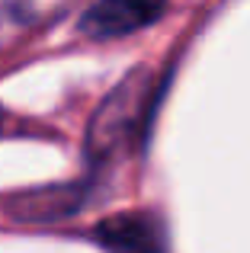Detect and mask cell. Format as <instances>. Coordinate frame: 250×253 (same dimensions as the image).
Here are the masks:
<instances>
[{"label":"cell","instance_id":"6da1fadb","mask_svg":"<svg viewBox=\"0 0 250 253\" xmlns=\"http://www.w3.org/2000/svg\"><path fill=\"white\" fill-rule=\"evenodd\" d=\"M161 86L164 77L151 68L131 71L122 84L113 86V93L103 99L90 119L87 151L93 161H119L141 141L154 99L161 96Z\"/></svg>","mask_w":250,"mask_h":253},{"label":"cell","instance_id":"277c9868","mask_svg":"<svg viewBox=\"0 0 250 253\" xmlns=\"http://www.w3.org/2000/svg\"><path fill=\"white\" fill-rule=\"evenodd\" d=\"M164 10L167 6L138 3V0H106V3H93L83 10L81 32H87L93 39H116L154 23L157 16H164Z\"/></svg>","mask_w":250,"mask_h":253},{"label":"cell","instance_id":"3957f363","mask_svg":"<svg viewBox=\"0 0 250 253\" xmlns=\"http://www.w3.org/2000/svg\"><path fill=\"white\" fill-rule=\"evenodd\" d=\"M109 253H164V228L148 211H119L93 228Z\"/></svg>","mask_w":250,"mask_h":253},{"label":"cell","instance_id":"7a4b0ae2","mask_svg":"<svg viewBox=\"0 0 250 253\" xmlns=\"http://www.w3.org/2000/svg\"><path fill=\"white\" fill-rule=\"evenodd\" d=\"M83 202H87V186L55 183V186H39V189L19 192L16 199H10L6 211L16 221H26V224H51L81 211Z\"/></svg>","mask_w":250,"mask_h":253}]
</instances>
